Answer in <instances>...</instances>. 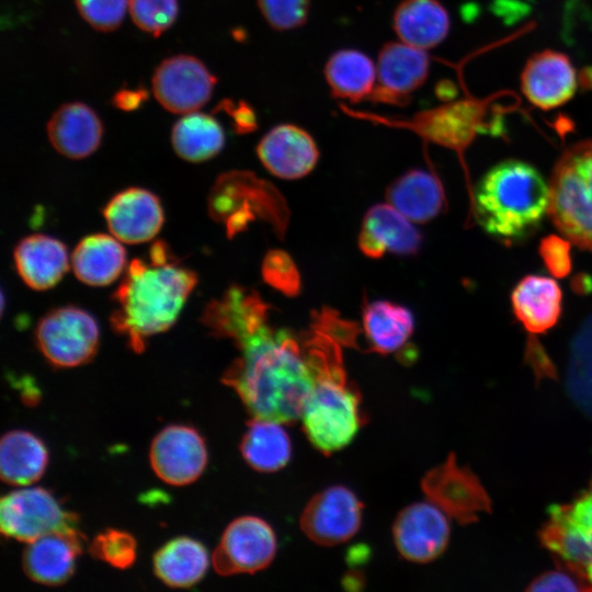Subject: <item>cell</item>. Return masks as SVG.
<instances>
[{
    "mask_svg": "<svg viewBox=\"0 0 592 592\" xmlns=\"http://www.w3.org/2000/svg\"><path fill=\"white\" fill-rule=\"evenodd\" d=\"M276 547L274 531L265 521L241 516L225 530L213 553V567L220 576L253 573L272 562Z\"/></svg>",
    "mask_w": 592,
    "mask_h": 592,
    "instance_id": "8fae6325",
    "label": "cell"
},
{
    "mask_svg": "<svg viewBox=\"0 0 592 592\" xmlns=\"http://www.w3.org/2000/svg\"><path fill=\"white\" fill-rule=\"evenodd\" d=\"M511 306L517 321L531 334H543L558 322L562 312V291L548 276L530 274L515 285Z\"/></svg>",
    "mask_w": 592,
    "mask_h": 592,
    "instance_id": "cb8c5ba5",
    "label": "cell"
},
{
    "mask_svg": "<svg viewBox=\"0 0 592 592\" xmlns=\"http://www.w3.org/2000/svg\"><path fill=\"white\" fill-rule=\"evenodd\" d=\"M262 277L266 284L286 296L300 292V276L293 259L283 250L269 251L262 262Z\"/></svg>",
    "mask_w": 592,
    "mask_h": 592,
    "instance_id": "8d00e7d4",
    "label": "cell"
},
{
    "mask_svg": "<svg viewBox=\"0 0 592 592\" xmlns=\"http://www.w3.org/2000/svg\"><path fill=\"white\" fill-rule=\"evenodd\" d=\"M363 504L345 487H330L310 499L299 525L305 535L321 546H334L353 537L362 522Z\"/></svg>",
    "mask_w": 592,
    "mask_h": 592,
    "instance_id": "9a60e30c",
    "label": "cell"
},
{
    "mask_svg": "<svg viewBox=\"0 0 592 592\" xmlns=\"http://www.w3.org/2000/svg\"><path fill=\"white\" fill-rule=\"evenodd\" d=\"M36 343L45 358L57 367L88 363L99 346V327L86 310L65 306L46 314L36 328Z\"/></svg>",
    "mask_w": 592,
    "mask_h": 592,
    "instance_id": "9c48e42d",
    "label": "cell"
},
{
    "mask_svg": "<svg viewBox=\"0 0 592 592\" xmlns=\"http://www.w3.org/2000/svg\"><path fill=\"white\" fill-rule=\"evenodd\" d=\"M363 329L371 350L389 354L406 345L414 330V318L402 305L375 300L363 309Z\"/></svg>",
    "mask_w": 592,
    "mask_h": 592,
    "instance_id": "1f68e13d",
    "label": "cell"
},
{
    "mask_svg": "<svg viewBox=\"0 0 592 592\" xmlns=\"http://www.w3.org/2000/svg\"><path fill=\"white\" fill-rule=\"evenodd\" d=\"M392 27L399 41L428 50L447 37L451 18L439 0H402L395 9Z\"/></svg>",
    "mask_w": 592,
    "mask_h": 592,
    "instance_id": "484cf974",
    "label": "cell"
},
{
    "mask_svg": "<svg viewBox=\"0 0 592 592\" xmlns=\"http://www.w3.org/2000/svg\"><path fill=\"white\" fill-rule=\"evenodd\" d=\"M421 243L420 231L391 204L374 205L365 214L358 247L366 257L379 259L385 252L412 255Z\"/></svg>",
    "mask_w": 592,
    "mask_h": 592,
    "instance_id": "7402d4cb",
    "label": "cell"
},
{
    "mask_svg": "<svg viewBox=\"0 0 592 592\" xmlns=\"http://www.w3.org/2000/svg\"><path fill=\"white\" fill-rule=\"evenodd\" d=\"M547 215L563 237L592 252V139L571 145L556 161Z\"/></svg>",
    "mask_w": 592,
    "mask_h": 592,
    "instance_id": "8992f818",
    "label": "cell"
},
{
    "mask_svg": "<svg viewBox=\"0 0 592 592\" xmlns=\"http://www.w3.org/2000/svg\"><path fill=\"white\" fill-rule=\"evenodd\" d=\"M526 356L537 374L549 377L555 375L551 362L540 343L536 339H533V337H530L527 340Z\"/></svg>",
    "mask_w": 592,
    "mask_h": 592,
    "instance_id": "7bdbcfd3",
    "label": "cell"
},
{
    "mask_svg": "<svg viewBox=\"0 0 592 592\" xmlns=\"http://www.w3.org/2000/svg\"><path fill=\"white\" fill-rule=\"evenodd\" d=\"M82 543L79 530L46 534L27 543L22 556L25 574L44 585L64 584L73 574Z\"/></svg>",
    "mask_w": 592,
    "mask_h": 592,
    "instance_id": "44dd1931",
    "label": "cell"
},
{
    "mask_svg": "<svg viewBox=\"0 0 592 592\" xmlns=\"http://www.w3.org/2000/svg\"><path fill=\"white\" fill-rule=\"evenodd\" d=\"M549 204V183L531 163L508 159L491 167L473 191L470 214L492 238L512 244L535 232Z\"/></svg>",
    "mask_w": 592,
    "mask_h": 592,
    "instance_id": "277c9868",
    "label": "cell"
},
{
    "mask_svg": "<svg viewBox=\"0 0 592 592\" xmlns=\"http://www.w3.org/2000/svg\"><path fill=\"white\" fill-rule=\"evenodd\" d=\"M128 8L134 23L153 36L167 31L179 11L178 0H129Z\"/></svg>",
    "mask_w": 592,
    "mask_h": 592,
    "instance_id": "d590c367",
    "label": "cell"
},
{
    "mask_svg": "<svg viewBox=\"0 0 592 592\" xmlns=\"http://www.w3.org/2000/svg\"><path fill=\"white\" fill-rule=\"evenodd\" d=\"M149 458L153 471L162 481L185 486L203 474L207 464V448L194 428L173 424L156 435Z\"/></svg>",
    "mask_w": 592,
    "mask_h": 592,
    "instance_id": "2e32d148",
    "label": "cell"
},
{
    "mask_svg": "<svg viewBox=\"0 0 592 592\" xmlns=\"http://www.w3.org/2000/svg\"><path fill=\"white\" fill-rule=\"evenodd\" d=\"M196 284V273L181 264L166 242H153L148 260L134 259L114 293L113 329L133 351L143 352L147 338L174 325Z\"/></svg>",
    "mask_w": 592,
    "mask_h": 592,
    "instance_id": "7a4b0ae2",
    "label": "cell"
},
{
    "mask_svg": "<svg viewBox=\"0 0 592 592\" xmlns=\"http://www.w3.org/2000/svg\"><path fill=\"white\" fill-rule=\"evenodd\" d=\"M13 258L21 278L36 291L55 286L68 270L66 247L46 235L23 238L14 249Z\"/></svg>",
    "mask_w": 592,
    "mask_h": 592,
    "instance_id": "d4e9b609",
    "label": "cell"
},
{
    "mask_svg": "<svg viewBox=\"0 0 592 592\" xmlns=\"http://www.w3.org/2000/svg\"><path fill=\"white\" fill-rule=\"evenodd\" d=\"M174 151L190 162H202L216 156L225 145V134L217 119L205 113L191 112L173 126Z\"/></svg>",
    "mask_w": 592,
    "mask_h": 592,
    "instance_id": "836d02e7",
    "label": "cell"
},
{
    "mask_svg": "<svg viewBox=\"0 0 592 592\" xmlns=\"http://www.w3.org/2000/svg\"><path fill=\"white\" fill-rule=\"evenodd\" d=\"M216 77L196 57L177 55L162 60L152 76V91L168 111L187 114L210 99Z\"/></svg>",
    "mask_w": 592,
    "mask_h": 592,
    "instance_id": "4fadbf2b",
    "label": "cell"
},
{
    "mask_svg": "<svg viewBox=\"0 0 592 592\" xmlns=\"http://www.w3.org/2000/svg\"><path fill=\"white\" fill-rule=\"evenodd\" d=\"M126 252L117 238L104 234L83 238L72 253L76 276L84 284H111L124 270Z\"/></svg>",
    "mask_w": 592,
    "mask_h": 592,
    "instance_id": "4dcf8cb0",
    "label": "cell"
},
{
    "mask_svg": "<svg viewBox=\"0 0 592 592\" xmlns=\"http://www.w3.org/2000/svg\"><path fill=\"white\" fill-rule=\"evenodd\" d=\"M430 65L424 49L401 41L384 44L378 53L377 80L369 99L395 106L409 104L412 94L426 81Z\"/></svg>",
    "mask_w": 592,
    "mask_h": 592,
    "instance_id": "5bb4252c",
    "label": "cell"
},
{
    "mask_svg": "<svg viewBox=\"0 0 592 592\" xmlns=\"http://www.w3.org/2000/svg\"><path fill=\"white\" fill-rule=\"evenodd\" d=\"M257 153L272 174L285 180L307 175L319 159V150L312 136L289 123L272 127L259 141Z\"/></svg>",
    "mask_w": 592,
    "mask_h": 592,
    "instance_id": "d6986e66",
    "label": "cell"
},
{
    "mask_svg": "<svg viewBox=\"0 0 592 592\" xmlns=\"http://www.w3.org/2000/svg\"><path fill=\"white\" fill-rule=\"evenodd\" d=\"M392 535L396 548L405 559L425 563L445 550L449 523L434 503L419 502L408 505L397 515Z\"/></svg>",
    "mask_w": 592,
    "mask_h": 592,
    "instance_id": "e0dca14e",
    "label": "cell"
},
{
    "mask_svg": "<svg viewBox=\"0 0 592 592\" xmlns=\"http://www.w3.org/2000/svg\"><path fill=\"white\" fill-rule=\"evenodd\" d=\"M323 75L331 94L349 102L371 98L377 80L374 61L354 48L334 52L326 61Z\"/></svg>",
    "mask_w": 592,
    "mask_h": 592,
    "instance_id": "83f0119b",
    "label": "cell"
},
{
    "mask_svg": "<svg viewBox=\"0 0 592 592\" xmlns=\"http://www.w3.org/2000/svg\"><path fill=\"white\" fill-rule=\"evenodd\" d=\"M240 351L223 376L252 418L291 423L301 419L315 384L305 346L267 319L232 340Z\"/></svg>",
    "mask_w": 592,
    "mask_h": 592,
    "instance_id": "6da1fadb",
    "label": "cell"
},
{
    "mask_svg": "<svg viewBox=\"0 0 592 592\" xmlns=\"http://www.w3.org/2000/svg\"><path fill=\"white\" fill-rule=\"evenodd\" d=\"M208 209L212 218L226 227L229 237L244 230L258 217L284 234L288 215L280 193L248 171L221 174L212 187Z\"/></svg>",
    "mask_w": 592,
    "mask_h": 592,
    "instance_id": "52a82bcc",
    "label": "cell"
},
{
    "mask_svg": "<svg viewBox=\"0 0 592 592\" xmlns=\"http://www.w3.org/2000/svg\"><path fill=\"white\" fill-rule=\"evenodd\" d=\"M339 109L354 118L411 130L425 141L456 151L465 169L470 201L473 189L463 155L478 134L502 135V126L498 122H488L482 102L473 99L449 101L405 118L355 111L344 103H340Z\"/></svg>",
    "mask_w": 592,
    "mask_h": 592,
    "instance_id": "5b68a950",
    "label": "cell"
},
{
    "mask_svg": "<svg viewBox=\"0 0 592 592\" xmlns=\"http://www.w3.org/2000/svg\"><path fill=\"white\" fill-rule=\"evenodd\" d=\"M579 86L578 72L568 55L553 49L531 56L521 73V90L540 110H554L570 101Z\"/></svg>",
    "mask_w": 592,
    "mask_h": 592,
    "instance_id": "ac0fdd59",
    "label": "cell"
},
{
    "mask_svg": "<svg viewBox=\"0 0 592 592\" xmlns=\"http://www.w3.org/2000/svg\"><path fill=\"white\" fill-rule=\"evenodd\" d=\"M148 91L141 87L135 89L122 88L115 92L112 102L115 107L122 111H134L147 101Z\"/></svg>",
    "mask_w": 592,
    "mask_h": 592,
    "instance_id": "ee69618b",
    "label": "cell"
},
{
    "mask_svg": "<svg viewBox=\"0 0 592 592\" xmlns=\"http://www.w3.org/2000/svg\"><path fill=\"white\" fill-rule=\"evenodd\" d=\"M209 566L204 545L193 538L178 537L153 556L156 577L171 588H191L205 576Z\"/></svg>",
    "mask_w": 592,
    "mask_h": 592,
    "instance_id": "f546056e",
    "label": "cell"
},
{
    "mask_svg": "<svg viewBox=\"0 0 592 592\" xmlns=\"http://www.w3.org/2000/svg\"><path fill=\"white\" fill-rule=\"evenodd\" d=\"M103 215L113 236L127 243L151 240L163 224L159 198L139 187H129L113 196Z\"/></svg>",
    "mask_w": 592,
    "mask_h": 592,
    "instance_id": "ffe728a7",
    "label": "cell"
},
{
    "mask_svg": "<svg viewBox=\"0 0 592 592\" xmlns=\"http://www.w3.org/2000/svg\"><path fill=\"white\" fill-rule=\"evenodd\" d=\"M421 488L429 501L460 524L477 521L479 513L490 511V498L479 479L458 466L453 454L426 473Z\"/></svg>",
    "mask_w": 592,
    "mask_h": 592,
    "instance_id": "7c38bea8",
    "label": "cell"
},
{
    "mask_svg": "<svg viewBox=\"0 0 592 592\" xmlns=\"http://www.w3.org/2000/svg\"><path fill=\"white\" fill-rule=\"evenodd\" d=\"M47 135L52 146L60 155L81 159L98 149L103 126L90 106L81 102H70L54 112L47 123Z\"/></svg>",
    "mask_w": 592,
    "mask_h": 592,
    "instance_id": "603a6c76",
    "label": "cell"
},
{
    "mask_svg": "<svg viewBox=\"0 0 592 592\" xmlns=\"http://www.w3.org/2000/svg\"><path fill=\"white\" fill-rule=\"evenodd\" d=\"M240 451L244 460L253 469L272 473L288 463L292 445L281 423L252 418L242 436Z\"/></svg>",
    "mask_w": 592,
    "mask_h": 592,
    "instance_id": "d6a6232c",
    "label": "cell"
},
{
    "mask_svg": "<svg viewBox=\"0 0 592 592\" xmlns=\"http://www.w3.org/2000/svg\"><path fill=\"white\" fill-rule=\"evenodd\" d=\"M75 2L87 23L98 31L110 32L121 25L129 0H75Z\"/></svg>",
    "mask_w": 592,
    "mask_h": 592,
    "instance_id": "f35d334b",
    "label": "cell"
},
{
    "mask_svg": "<svg viewBox=\"0 0 592 592\" xmlns=\"http://www.w3.org/2000/svg\"><path fill=\"white\" fill-rule=\"evenodd\" d=\"M265 22L275 31H292L309 16L310 0H257Z\"/></svg>",
    "mask_w": 592,
    "mask_h": 592,
    "instance_id": "74e56055",
    "label": "cell"
},
{
    "mask_svg": "<svg viewBox=\"0 0 592 592\" xmlns=\"http://www.w3.org/2000/svg\"><path fill=\"white\" fill-rule=\"evenodd\" d=\"M214 111L226 112L231 117L234 129L238 134L251 133L258 126L254 110L244 101L223 100Z\"/></svg>",
    "mask_w": 592,
    "mask_h": 592,
    "instance_id": "60d3db41",
    "label": "cell"
},
{
    "mask_svg": "<svg viewBox=\"0 0 592 592\" xmlns=\"http://www.w3.org/2000/svg\"><path fill=\"white\" fill-rule=\"evenodd\" d=\"M0 527L5 537L30 543L46 534L78 530V517L64 510L48 490L24 488L2 497Z\"/></svg>",
    "mask_w": 592,
    "mask_h": 592,
    "instance_id": "30bf717a",
    "label": "cell"
},
{
    "mask_svg": "<svg viewBox=\"0 0 592 592\" xmlns=\"http://www.w3.org/2000/svg\"><path fill=\"white\" fill-rule=\"evenodd\" d=\"M572 242L566 237L548 235L544 237L538 247V253L547 271L557 278L568 276L572 270Z\"/></svg>",
    "mask_w": 592,
    "mask_h": 592,
    "instance_id": "ab89813d",
    "label": "cell"
},
{
    "mask_svg": "<svg viewBox=\"0 0 592 592\" xmlns=\"http://www.w3.org/2000/svg\"><path fill=\"white\" fill-rule=\"evenodd\" d=\"M89 553L114 568L127 569L136 559L137 544L127 532L106 530L91 542Z\"/></svg>",
    "mask_w": 592,
    "mask_h": 592,
    "instance_id": "e575fe53",
    "label": "cell"
},
{
    "mask_svg": "<svg viewBox=\"0 0 592 592\" xmlns=\"http://www.w3.org/2000/svg\"><path fill=\"white\" fill-rule=\"evenodd\" d=\"M540 539L568 571L592 590V480L570 503L549 508Z\"/></svg>",
    "mask_w": 592,
    "mask_h": 592,
    "instance_id": "ba28073f",
    "label": "cell"
},
{
    "mask_svg": "<svg viewBox=\"0 0 592 592\" xmlns=\"http://www.w3.org/2000/svg\"><path fill=\"white\" fill-rule=\"evenodd\" d=\"M573 577L561 571L546 572L536 578L527 588L528 591H578L585 590Z\"/></svg>",
    "mask_w": 592,
    "mask_h": 592,
    "instance_id": "b9f144b4",
    "label": "cell"
},
{
    "mask_svg": "<svg viewBox=\"0 0 592 592\" xmlns=\"http://www.w3.org/2000/svg\"><path fill=\"white\" fill-rule=\"evenodd\" d=\"M386 197L397 210L419 224L435 218L446 204L440 179L421 169L410 170L397 178L387 187Z\"/></svg>",
    "mask_w": 592,
    "mask_h": 592,
    "instance_id": "4316f807",
    "label": "cell"
},
{
    "mask_svg": "<svg viewBox=\"0 0 592 592\" xmlns=\"http://www.w3.org/2000/svg\"><path fill=\"white\" fill-rule=\"evenodd\" d=\"M48 462L45 444L33 433L13 430L0 443L1 479L11 486H29L44 474Z\"/></svg>",
    "mask_w": 592,
    "mask_h": 592,
    "instance_id": "f1b7e54d",
    "label": "cell"
},
{
    "mask_svg": "<svg viewBox=\"0 0 592 592\" xmlns=\"http://www.w3.org/2000/svg\"><path fill=\"white\" fill-rule=\"evenodd\" d=\"M301 340L315 374L303 428L309 442L328 455L346 446L363 424L361 395L346 377L339 341L315 327Z\"/></svg>",
    "mask_w": 592,
    "mask_h": 592,
    "instance_id": "3957f363",
    "label": "cell"
}]
</instances>
